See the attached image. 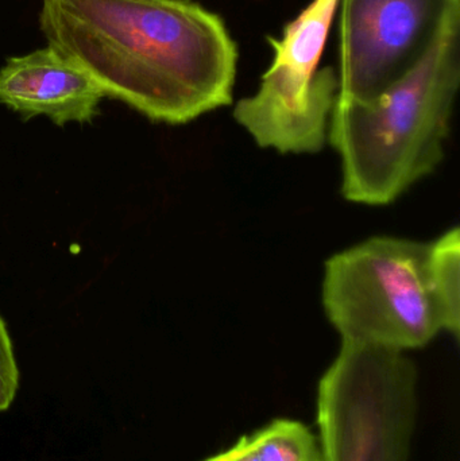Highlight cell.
<instances>
[{"label":"cell","instance_id":"6da1fadb","mask_svg":"<svg viewBox=\"0 0 460 461\" xmlns=\"http://www.w3.org/2000/svg\"><path fill=\"white\" fill-rule=\"evenodd\" d=\"M40 26L105 97L150 121L185 124L232 103L237 43L194 0H42Z\"/></svg>","mask_w":460,"mask_h":461},{"label":"cell","instance_id":"7a4b0ae2","mask_svg":"<svg viewBox=\"0 0 460 461\" xmlns=\"http://www.w3.org/2000/svg\"><path fill=\"white\" fill-rule=\"evenodd\" d=\"M460 23L408 75L369 100L337 97L327 140L342 162V194L386 205L445 158L460 84Z\"/></svg>","mask_w":460,"mask_h":461},{"label":"cell","instance_id":"3957f363","mask_svg":"<svg viewBox=\"0 0 460 461\" xmlns=\"http://www.w3.org/2000/svg\"><path fill=\"white\" fill-rule=\"evenodd\" d=\"M428 243L374 236L332 255L321 300L342 340L405 352L443 332L428 276Z\"/></svg>","mask_w":460,"mask_h":461},{"label":"cell","instance_id":"277c9868","mask_svg":"<svg viewBox=\"0 0 460 461\" xmlns=\"http://www.w3.org/2000/svg\"><path fill=\"white\" fill-rule=\"evenodd\" d=\"M418 368L405 352L342 340L316 390L323 461H408Z\"/></svg>","mask_w":460,"mask_h":461},{"label":"cell","instance_id":"5b68a950","mask_svg":"<svg viewBox=\"0 0 460 461\" xmlns=\"http://www.w3.org/2000/svg\"><path fill=\"white\" fill-rule=\"evenodd\" d=\"M339 0H312L285 24L258 91L235 104L234 118L257 145L283 154L323 150L339 92L337 70L319 69Z\"/></svg>","mask_w":460,"mask_h":461},{"label":"cell","instance_id":"8992f818","mask_svg":"<svg viewBox=\"0 0 460 461\" xmlns=\"http://www.w3.org/2000/svg\"><path fill=\"white\" fill-rule=\"evenodd\" d=\"M339 92L369 100L404 77L454 24L460 0H339Z\"/></svg>","mask_w":460,"mask_h":461},{"label":"cell","instance_id":"52a82bcc","mask_svg":"<svg viewBox=\"0 0 460 461\" xmlns=\"http://www.w3.org/2000/svg\"><path fill=\"white\" fill-rule=\"evenodd\" d=\"M104 97L88 73L49 45L8 59L0 69V104L24 119L48 116L57 126L89 123Z\"/></svg>","mask_w":460,"mask_h":461},{"label":"cell","instance_id":"ba28073f","mask_svg":"<svg viewBox=\"0 0 460 461\" xmlns=\"http://www.w3.org/2000/svg\"><path fill=\"white\" fill-rule=\"evenodd\" d=\"M202 461H323L318 435L299 420L275 419Z\"/></svg>","mask_w":460,"mask_h":461},{"label":"cell","instance_id":"9c48e42d","mask_svg":"<svg viewBox=\"0 0 460 461\" xmlns=\"http://www.w3.org/2000/svg\"><path fill=\"white\" fill-rule=\"evenodd\" d=\"M428 276L443 330L458 340L460 330V230H446L428 243Z\"/></svg>","mask_w":460,"mask_h":461},{"label":"cell","instance_id":"30bf717a","mask_svg":"<svg viewBox=\"0 0 460 461\" xmlns=\"http://www.w3.org/2000/svg\"><path fill=\"white\" fill-rule=\"evenodd\" d=\"M19 368L13 341L5 320L0 316V413L13 406L19 390Z\"/></svg>","mask_w":460,"mask_h":461}]
</instances>
